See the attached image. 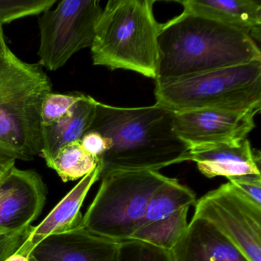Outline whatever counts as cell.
<instances>
[{
	"instance_id": "obj_1",
	"label": "cell",
	"mask_w": 261,
	"mask_h": 261,
	"mask_svg": "<svg viewBox=\"0 0 261 261\" xmlns=\"http://www.w3.org/2000/svg\"><path fill=\"white\" fill-rule=\"evenodd\" d=\"M173 117L174 112L156 105L126 108L97 101L89 130L109 142V149L99 159L100 179L113 172H158L187 161L189 146L175 134Z\"/></svg>"
},
{
	"instance_id": "obj_2",
	"label": "cell",
	"mask_w": 261,
	"mask_h": 261,
	"mask_svg": "<svg viewBox=\"0 0 261 261\" xmlns=\"http://www.w3.org/2000/svg\"><path fill=\"white\" fill-rule=\"evenodd\" d=\"M155 85L261 61L247 33L208 18L181 13L162 24Z\"/></svg>"
},
{
	"instance_id": "obj_3",
	"label": "cell",
	"mask_w": 261,
	"mask_h": 261,
	"mask_svg": "<svg viewBox=\"0 0 261 261\" xmlns=\"http://www.w3.org/2000/svg\"><path fill=\"white\" fill-rule=\"evenodd\" d=\"M154 0H110L102 11L91 47L93 64L156 79L162 24Z\"/></svg>"
},
{
	"instance_id": "obj_4",
	"label": "cell",
	"mask_w": 261,
	"mask_h": 261,
	"mask_svg": "<svg viewBox=\"0 0 261 261\" xmlns=\"http://www.w3.org/2000/svg\"><path fill=\"white\" fill-rule=\"evenodd\" d=\"M39 63H28L8 45L0 51V143L16 160L30 161L42 149L41 107L53 92Z\"/></svg>"
},
{
	"instance_id": "obj_5",
	"label": "cell",
	"mask_w": 261,
	"mask_h": 261,
	"mask_svg": "<svg viewBox=\"0 0 261 261\" xmlns=\"http://www.w3.org/2000/svg\"><path fill=\"white\" fill-rule=\"evenodd\" d=\"M155 105L172 112L260 111L261 61L155 85Z\"/></svg>"
},
{
	"instance_id": "obj_6",
	"label": "cell",
	"mask_w": 261,
	"mask_h": 261,
	"mask_svg": "<svg viewBox=\"0 0 261 261\" xmlns=\"http://www.w3.org/2000/svg\"><path fill=\"white\" fill-rule=\"evenodd\" d=\"M169 177L157 171L117 172L105 175L79 227L112 241L130 239L155 189Z\"/></svg>"
},
{
	"instance_id": "obj_7",
	"label": "cell",
	"mask_w": 261,
	"mask_h": 261,
	"mask_svg": "<svg viewBox=\"0 0 261 261\" xmlns=\"http://www.w3.org/2000/svg\"><path fill=\"white\" fill-rule=\"evenodd\" d=\"M103 9L97 0H63L39 16V64L49 71L66 65L74 54L91 48Z\"/></svg>"
},
{
	"instance_id": "obj_8",
	"label": "cell",
	"mask_w": 261,
	"mask_h": 261,
	"mask_svg": "<svg viewBox=\"0 0 261 261\" xmlns=\"http://www.w3.org/2000/svg\"><path fill=\"white\" fill-rule=\"evenodd\" d=\"M194 216L213 224L250 261H261V207L230 182L203 195Z\"/></svg>"
},
{
	"instance_id": "obj_9",
	"label": "cell",
	"mask_w": 261,
	"mask_h": 261,
	"mask_svg": "<svg viewBox=\"0 0 261 261\" xmlns=\"http://www.w3.org/2000/svg\"><path fill=\"white\" fill-rule=\"evenodd\" d=\"M196 195L176 178H169L152 193L144 216L130 239L172 250L188 223V213Z\"/></svg>"
},
{
	"instance_id": "obj_10",
	"label": "cell",
	"mask_w": 261,
	"mask_h": 261,
	"mask_svg": "<svg viewBox=\"0 0 261 261\" xmlns=\"http://www.w3.org/2000/svg\"><path fill=\"white\" fill-rule=\"evenodd\" d=\"M258 111L203 109L174 113L173 129L189 149L240 143L254 129Z\"/></svg>"
},
{
	"instance_id": "obj_11",
	"label": "cell",
	"mask_w": 261,
	"mask_h": 261,
	"mask_svg": "<svg viewBox=\"0 0 261 261\" xmlns=\"http://www.w3.org/2000/svg\"><path fill=\"white\" fill-rule=\"evenodd\" d=\"M46 197V186L38 172L14 166L0 181V231L28 230L42 213Z\"/></svg>"
},
{
	"instance_id": "obj_12",
	"label": "cell",
	"mask_w": 261,
	"mask_h": 261,
	"mask_svg": "<svg viewBox=\"0 0 261 261\" xmlns=\"http://www.w3.org/2000/svg\"><path fill=\"white\" fill-rule=\"evenodd\" d=\"M119 244L79 227L45 238L30 257L36 261H116Z\"/></svg>"
},
{
	"instance_id": "obj_13",
	"label": "cell",
	"mask_w": 261,
	"mask_h": 261,
	"mask_svg": "<svg viewBox=\"0 0 261 261\" xmlns=\"http://www.w3.org/2000/svg\"><path fill=\"white\" fill-rule=\"evenodd\" d=\"M100 166L97 165L59 201L42 222L30 227L16 253L30 258L35 247L45 238L79 227L83 218L81 209L84 201L90 189L100 180Z\"/></svg>"
},
{
	"instance_id": "obj_14",
	"label": "cell",
	"mask_w": 261,
	"mask_h": 261,
	"mask_svg": "<svg viewBox=\"0 0 261 261\" xmlns=\"http://www.w3.org/2000/svg\"><path fill=\"white\" fill-rule=\"evenodd\" d=\"M170 252L173 261H250L213 224L195 216Z\"/></svg>"
},
{
	"instance_id": "obj_15",
	"label": "cell",
	"mask_w": 261,
	"mask_h": 261,
	"mask_svg": "<svg viewBox=\"0 0 261 261\" xmlns=\"http://www.w3.org/2000/svg\"><path fill=\"white\" fill-rule=\"evenodd\" d=\"M187 161L196 163L198 170L207 178L260 175L259 152L256 153L247 138L240 143L192 148Z\"/></svg>"
},
{
	"instance_id": "obj_16",
	"label": "cell",
	"mask_w": 261,
	"mask_h": 261,
	"mask_svg": "<svg viewBox=\"0 0 261 261\" xmlns=\"http://www.w3.org/2000/svg\"><path fill=\"white\" fill-rule=\"evenodd\" d=\"M184 13L208 18L247 33L260 41L261 2L256 0L178 1Z\"/></svg>"
},
{
	"instance_id": "obj_17",
	"label": "cell",
	"mask_w": 261,
	"mask_h": 261,
	"mask_svg": "<svg viewBox=\"0 0 261 261\" xmlns=\"http://www.w3.org/2000/svg\"><path fill=\"white\" fill-rule=\"evenodd\" d=\"M97 100L83 94L75 106L54 123L42 126L41 155L48 164L60 148L79 141L89 130L96 114Z\"/></svg>"
},
{
	"instance_id": "obj_18",
	"label": "cell",
	"mask_w": 261,
	"mask_h": 261,
	"mask_svg": "<svg viewBox=\"0 0 261 261\" xmlns=\"http://www.w3.org/2000/svg\"><path fill=\"white\" fill-rule=\"evenodd\" d=\"M46 165L56 171L64 182H68L82 179L92 172L98 165V160L88 153L79 140L62 146Z\"/></svg>"
},
{
	"instance_id": "obj_19",
	"label": "cell",
	"mask_w": 261,
	"mask_h": 261,
	"mask_svg": "<svg viewBox=\"0 0 261 261\" xmlns=\"http://www.w3.org/2000/svg\"><path fill=\"white\" fill-rule=\"evenodd\" d=\"M116 261H173L170 250L138 240L119 244Z\"/></svg>"
},
{
	"instance_id": "obj_20",
	"label": "cell",
	"mask_w": 261,
	"mask_h": 261,
	"mask_svg": "<svg viewBox=\"0 0 261 261\" xmlns=\"http://www.w3.org/2000/svg\"><path fill=\"white\" fill-rule=\"evenodd\" d=\"M57 3V0H0V23L4 25L28 16H39Z\"/></svg>"
},
{
	"instance_id": "obj_21",
	"label": "cell",
	"mask_w": 261,
	"mask_h": 261,
	"mask_svg": "<svg viewBox=\"0 0 261 261\" xmlns=\"http://www.w3.org/2000/svg\"><path fill=\"white\" fill-rule=\"evenodd\" d=\"M82 95L83 94L81 92L48 93L41 107L42 126L54 123L66 115L81 100Z\"/></svg>"
},
{
	"instance_id": "obj_22",
	"label": "cell",
	"mask_w": 261,
	"mask_h": 261,
	"mask_svg": "<svg viewBox=\"0 0 261 261\" xmlns=\"http://www.w3.org/2000/svg\"><path fill=\"white\" fill-rule=\"evenodd\" d=\"M238 192L253 204L261 207V175H247L227 178Z\"/></svg>"
},
{
	"instance_id": "obj_23",
	"label": "cell",
	"mask_w": 261,
	"mask_h": 261,
	"mask_svg": "<svg viewBox=\"0 0 261 261\" xmlns=\"http://www.w3.org/2000/svg\"><path fill=\"white\" fill-rule=\"evenodd\" d=\"M80 143L82 148L98 161L109 149L108 140L97 131H88L81 139Z\"/></svg>"
},
{
	"instance_id": "obj_24",
	"label": "cell",
	"mask_w": 261,
	"mask_h": 261,
	"mask_svg": "<svg viewBox=\"0 0 261 261\" xmlns=\"http://www.w3.org/2000/svg\"><path fill=\"white\" fill-rule=\"evenodd\" d=\"M27 232V230L0 237V261H4L7 256L16 251L25 238Z\"/></svg>"
},
{
	"instance_id": "obj_25",
	"label": "cell",
	"mask_w": 261,
	"mask_h": 261,
	"mask_svg": "<svg viewBox=\"0 0 261 261\" xmlns=\"http://www.w3.org/2000/svg\"><path fill=\"white\" fill-rule=\"evenodd\" d=\"M16 166V160L0 149V181Z\"/></svg>"
},
{
	"instance_id": "obj_26",
	"label": "cell",
	"mask_w": 261,
	"mask_h": 261,
	"mask_svg": "<svg viewBox=\"0 0 261 261\" xmlns=\"http://www.w3.org/2000/svg\"><path fill=\"white\" fill-rule=\"evenodd\" d=\"M4 261H31L30 258L27 257L24 255L19 254V253H12L10 256H7Z\"/></svg>"
},
{
	"instance_id": "obj_27",
	"label": "cell",
	"mask_w": 261,
	"mask_h": 261,
	"mask_svg": "<svg viewBox=\"0 0 261 261\" xmlns=\"http://www.w3.org/2000/svg\"><path fill=\"white\" fill-rule=\"evenodd\" d=\"M7 46V42H6L5 36L4 33V28L2 24L0 23V51L4 50Z\"/></svg>"
},
{
	"instance_id": "obj_28",
	"label": "cell",
	"mask_w": 261,
	"mask_h": 261,
	"mask_svg": "<svg viewBox=\"0 0 261 261\" xmlns=\"http://www.w3.org/2000/svg\"><path fill=\"white\" fill-rule=\"evenodd\" d=\"M0 149H1V150L4 151V152H5L6 153L8 154V155H11L12 157H13V154L11 153V152H10V149H9L7 147V146H4V144H2V143H0ZM13 158H14V157H13ZM15 160H16V159H15Z\"/></svg>"
},
{
	"instance_id": "obj_29",
	"label": "cell",
	"mask_w": 261,
	"mask_h": 261,
	"mask_svg": "<svg viewBox=\"0 0 261 261\" xmlns=\"http://www.w3.org/2000/svg\"><path fill=\"white\" fill-rule=\"evenodd\" d=\"M11 234V233H10ZM4 235H7V233H4V232L0 231V237L4 236Z\"/></svg>"
},
{
	"instance_id": "obj_30",
	"label": "cell",
	"mask_w": 261,
	"mask_h": 261,
	"mask_svg": "<svg viewBox=\"0 0 261 261\" xmlns=\"http://www.w3.org/2000/svg\"><path fill=\"white\" fill-rule=\"evenodd\" d=\"M30 260L31 261H36L35 259H33V258L30 257Z\"/></svg>"
}]
</instances>
